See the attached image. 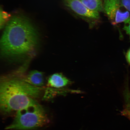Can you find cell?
<instances>
[{
	"instance_id": "1",
	"label": "cell",
	"mask_w": 130,
	"mask_h": 130,
	"mask_svg": "<svg viewBox=\"0 0 130 130\" xmlns=\"http://www.w3.org/2000/svg\"><path fill=\"white\" fill-rule=\"evenodd\" d=\"M38 32L30 21L14 16L6 26L1 40V54L6 57L26 56L35 50L38 43Z\"/></svg>"
},
{
	"instance_id": "2",
	"label": "cell",
	"mask_w": 130,
	"mask_h": 130,
	"mask_svg": "<svg viewBox=\"0 0 130 130\" xmlns=\"http://www.w3.org/2000/svg\"><path fill=\"white\" fill-rule=\"evenodd\" d=\"M41 88L24 80L6 79L0 86V108L4 115L16 112L37 102L34 98L39 96Z\"/></svg>"
},
{
	"instance_id": "3",
	"label": "cell",
	"mask_w": 130,
	"mask_h": 130,
	"mask_svg": "<svg viewBox=\"0 0 130 130\" xmlns=\"http://www.w3.org/2000/svg\"><path fill=\"white\" fill-rule=\"evenodd\" d=\"M49 122V120L44 109L37 102L18 111L14 121L6 129H34L46 125Z\"/></svg>"
},
{
	"instance_id": "4",
	"label": "cell",
	"mask_w": 130,
	"mask_h": 130,
	"mask_svg": "<svg viewBox=\"0 0 130 130\" xmlns=\"http://www.w3.org/2000/svg\"><path fill=\"white\" fill-rule=\"evenodd\" d=\"M120 0H104L103 10L113 25L124 22L129 17L128 11H123Z\"/></svg>"
},
{
	"instance_id": "5",
	"label": "cell",
	"mask_w": 130,
	"mask_h": 130,
	"mask_svg": "<svg viewBox=\"0 0 130 130\" xmlns=\"http://www.w3.org/2000/svg\"><path fill=\"white\" fill-rule=\"evenodd\" d=\"M64 1L66 6L80 17L91 20H97L100 18L98 12L91 10L79 0Z\"/></svg>"
},
{
	"instance_id": "6",
	"label": "cell",
	"mask_w": 130,
	"mask_h": 130,
	"mask_svg": "<svg viewBox=\"0 0 130 130\" xmlns=\"http://www.w3.org/2000/svg\"><path fill=\"white\" fill-rule=\"evenodd\" d=\"M68 78L61 73H55L49 77L47 86L48 87L59 89L66 87L71 83Z\"/></svg>"
},
{
	"instance_id": "7",
	"label": "cell",
	"mask_w": 130,
	"mask_h": 130,
	"mask_svg": "<svg viewBox=\"0 0 130 130\" xmlns=\"http://www.w3.org/2000/svg\"><path fill=\"white\" fill-rule=\"evenodd\" d=\"M24 80L30 85L39 87L44 84L43 73L37 70L30 71Z\"/></svg>"
},
{
	"instance_id": "8",
	"label": "cell",
	"mask_w": 130,
	"mask_h": 130,
	"mask_svg": "<svg viewBox=\"0 0 130 130\" xmlns=\"http://www.w3.org/2000/svg\"><path fill=\"white\" fill-rule=\"evenodd\" d=\"M89 9L99 12L103 10V4L102 0H79Z\"/></svg>"
},
{
	"instance_id": "9",
	"label": "cell",
	"mask_w": 130,
	"mask_h": 130,
	"mask_svg": "<svg viewBox=\"0 0 130 130\" xmlns=\"http://www.w3.org/2000/svg\"><path fill=\"white\" fill-rule=\"evenodd\" d=\"M125 96V103L121 114L130 120V98L127 95Z\"/></svg>"
},
{
	"instance_id": "10",
	"label": "cell",
	"mask_w": 130,
	"mask_h": 130,
	"mask_svg": "<svg viewBox=\"0 0 130 130\" xmlns=\"http://www.w3.org/2000/svg\"><path fill=\"white\" fill-rule=\"evenodd\" d=\"M10 15L7 12H5L1 9V29L4 28L5 25L9 22L11 19Z\"/></svg>"
},
{
	"instance_id": "11",
	"label": "cell",
	"mask_w": 130,
	"mask_h": 130,
	"mask_svg": "<svg viewBox=\"0 0 130 130\" xmlns=\"http://www.w3.org/2000/svg\"><path fill=\"white\" fill-rule=\"evenodd\" d=\"M125 25L123 29L129 36L130 39V17L124 22Z\"/></svg>"
},
{
	"instance_id": "12",
	"label": "cell",
	"mask_w": 130,
	"mask_h": 130,
	"mask_svg": "<svg viewBox=\"0 0 130 130\" xmlns=\"http://www.w3.org/2000/svg\"><path fill=\"white\" fill-rule=\"evenodd\" d=\"M120 3L122 6L130 12V0H120Z\"/></svg>"
},
{
	"instance_id": "13",
	"label": "cell",
	"mask_w": 130,
	"mask_h": 130,
	"mask_svg": "<svg viewBox=\"0 0 130 130\" xmlns=\"http://www.w3.org/2000/svg\"><path fill=\"white\" fill-rule=\"evenodd\" d=\"M126 57L127 61L130 65V48L128 50L126 53Z\"/></svg>"
}]
</instances>
